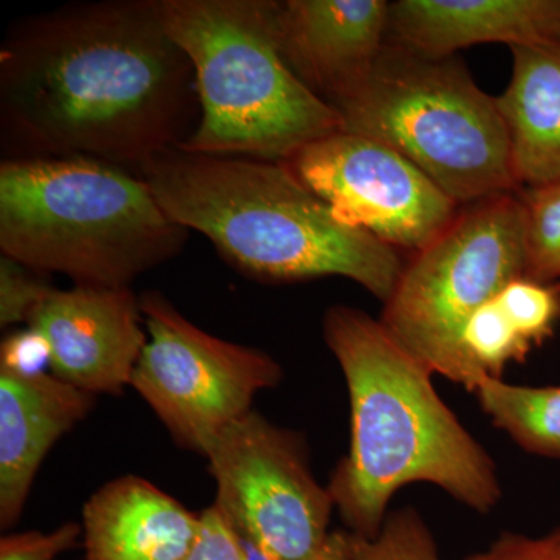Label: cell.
Listing matches in <instances>:
<instances>
[{"mask_svg": "<svg viewBox=\"0 0 560 560\" xmlns=\"http://www.w3.org/2000/svg\"><path fill=\"white\" fill-rule=\"evenodd\" d=\"M195 108L194 68L160 0L54 11L22 22L0 50V119L13 158H91L140 171L189 139Z\"/></svg>", "mask_w": 560, "mask_h": 560, "instance_id": "obj_1", "label": "cell"}, {"mask_svg": "<svg viewBox=\"0 0 560 560\" xmlns=\"http://www.w3.org/2000/svg\"><path fill=\"white\" fill-rule=\"evenodd\" d=\"M324 338L349 389V452L327 488L349 533L377 536L390 499L411 482L492 511L501 497L495 464L441 399L433 374L357 308L330 307Z\"/></svg>", "mask_w": 560, "mask_h": 560, "instance_id": "obj_2", "label": "cell"}, {"mask_svg": "<svg viewBox=\"0 0 560 560\" xmlns=\"http://www.w3.org/2000/svg\"><path fill=\"white\" fill-rule=\"evenodd\" d=\"M173 221L261 282L340 276L385 304L404 264L397 249L337 219L285 162L164 151L138 172Z\"/></svg>", "mask_w": 560, "mask_h": 560, "instance_id": "obj_3", "label": "cell"}, {"mask_svg": "<svg viewBox=\"0 0 560 560\" xmlns=\"http://www.w3.org/2000/svg\"><path fill=\"white\" fill-rule=\"evenodd\" d=\"M189 231L138 173L91 158H13L0 164V249L75 285L131 287L171 260Z\"/></svg>", "mask_w": 560, "mask_h": 560, "instance_id": "obj_4", "label": "cell"}, {"mask_svg": "<svg viewBox=\"0 0 560 560\" xmlns=\"http://www.w3.org/2000/svg\"><path fill=\"white\" fill-rule=\"evenodd\" d=\"M160 2L168 35L194 68L200 105L180 150L285 162L342 130L338 110L308 90L280 54V2Z\"/></svg>", "mask_w": 560, "mask_h": 560, "instance_id": "obj_5", "label": "cell"}, {"mask_svg": "<svg viewBox=\"0 0 560 560\" xmlns=\"http://www.w3.org/2000/svg\"><path fill=\"white\" fill-rule=\"evenodd\" d=\"M331 106L342 130L399 151L458 206L518 187L495 98L455 55L427 57L388 40L368 75Z\"/></svg>", "mask_w": 560, "mask_h": 560, "instance_id": "obj_6", "label": "cell"}, {"mask_svg": "<svg viewBox=\"0 0 560 560\" xmlns=\"http://www.w3.org/2000/svg\"><path fill=\"white\" fill-rule=\"evenodd\" d=\"M526 276L525 208L504 194L467 206L404 267L382 326L422 363L474 393L480 377L464 355L467 320L512 280Z\"/></svg>", "mask_w": 560, "mask_h": 560, "instance_id": "obj_7", "label": "cell"}, {"mask_svg": "<svg viewBox=\"0 0 560 560\" xmlns=\"http://www.w3.org/2000/svg\"><path fill=\"white\" fill-rule=\"evenodd\" d=\"M149 341L131 386L180 447L206 456L228 427L253 411L260 390L282 381L268 353L213 337L158 291L140 296Z\"/></svg>", "mask_w": 560, "mask_h": 560, "instance_id": "obj_8", "label": "cell"}, {"mask_svg": "<svg viewBox=\"0 0 560 560\" xmlns=\"http://www.w3.org/2000/svg\"><path fill=\"white\" fill-rule=\"evenodd\" d=\"M205 458L217 486L212 506L260 560H308L329 539L334 499L293 431L253 410Z\"/></svg>", "mask_w": 560, "mask_h": 560, "instance_id": "obj_9", "label": "cell"}, {"mask_svg": "<svg viewBox=\"0 0 560 560\" xmlns=\"http://www.w3.org/2000/svg\"><path fill=\"white\" fill-rule=\"evenodd\" d=\"M285 164L338 220L394 249L419 253L459 213V206L399 151L355 132L316 140Z\"/></svg>", "mask_w": 560, "mask_h": 560, "instance_id": "obj_10", "label": "cell"}, {"mask_svg": "<svg viewBox=\"0 0 560 560\" xmlns=\"http://www.w3.org/2000/svg\"><path fill=\"white\" fill-rule=\"evenodd\" d=\"M27 327L46 342L51 374L92 396H120L131 386L149 341L131 287L54 289L28 316Z\"/></svg>", "mask_w": 560, "mask_h": 560, "instance_id": "obj_11", "label": "cell"}, {"mask_svg": "<svg viewBox=\"0 0 560 560\" xmlns=\"http://www.w3.org/2000/svg\"><path fill=\"white\" fill-rule=\"evenodd\" d=\"M283 60L329 105L349 94L377 61L389 28L385 0H289L279 3Z\"/></svg>", "mask_w": 560, "mask_h": 560, "instance_id": "obj_12", "label": "cell"}, {"mask_svg": "<svg viewBox=\"0 0 560 560\" xmlns=\"http://www.w3.org/2000/svg\"><path fill=\"white\" fill-rule=\"evenodd\" d=\"M95 396L55 377L0 364V526L20 521L40 463L94 408Z\"/></svg>", "mask_w": 560, "mask_h": 560, "instance_id": "obj_13", "label": "cell"}, {"mask_svg": "<svg viewBox=\"0 0 560 560\" xmlns=\"http://www.w3.org/2000/svg\"><path fill=\"white\" fill-rule=\"evenodd\" d=\"M388 35L433 58L477 44L550 43L560 39V0H399L389 2Z\"/></svg>", "mask_w": 560, "mask_h": 560, "instance_id": "obj_14", "label": "cell"}, {"mask_svg": "<svg viewBox=\"0 0 560 560\" xmlns=\"http://www.w3.org/2000/svg\"><path fill=\"white\" fill-rule=\"evenodd\" d=\"M86 560H186L201 530V514L127 475L103 485L84 503Z\"/></svg>", "mask_w": 560, "mask_h": 560, "instance_id": "obj_15", "label": "cell"}, {"mask_svg": "<svg viewBox=\"0 0 560 560\" xmlns=\"http://www.w3.org/2000/svg\"><path fill=\"white\" fill-rule=\"evenodd\" d=\"M512 77L495 97L517 186L560 180V39L511 47Z\"/></svg>", "mask_w": 560, "mask_h": 560, "instance_id": "obj_16", "label": "cell"}, {"mask_svg": "<svg viewBox=\"0 0 560 560\" xmlns=\"http://www.w3.org/2000/svg\"><path fill=\"white\" fill-rule=\"evenodd\" d=\"M474 393L482 411L521 447L560 458V386L530 388L485 377Z\"/></svg>", "mask_w": 560, "mask_h": 560, "instance_id": "obj_17", "label": "cell"}, {"mask_svg": "<svg viewBox=\"0 0 560 560\" xmlns=\"http://www.w3.org/2000/svg\"><path fill=\"white\" fill-rule=\"evenodd\" d=\"M464 355L480 377L500 378L511 361H522L533 349L493 298L467 320L463 330Z\"/></svg>", "mask_w": 560, "mask_h": 560, "instance_id": "obj_18", "label": "cell"}, {"mask_svg": "<svg viewBox=\"0 0 560 560\" xmlns=\"http://www.w3.org/2000/svg\"><path fill=\"white\" fill-rule=\"evenodd\" d=\"M525 208L526 278H560V180L521 195Z\"/></svg>", "mask_w": 560, "mask_h": 560, "instance_id": "obj_19", "label": "cell"}, {"mask_svg": "<svg viewBox=\"0 0 560 560\" xmlns=\"http://www.w3.org/2000/svg\"><path fill=\"white\" fill-rule=\"evenodd\" d=\"M497 300L533 348L550 338L560 320V283L523 276L508 283Z\"/></svg>", "mask_w": 560, "mask_h": 560, "instance_id": "obj_20", "label": "cell"}, {"mask_svg": "<svg viewBox=\"0 0 560 560\" xmlns=\"http://www.w3.org/2000/svg\"><path fill=\"white\" fill-rule=\"evenodd\" d=\"M350 560H441L433 534L416 510L393 512L372 539L353 536Z\"/></svg>", "mask_w": 560, "mask_h": 560, "instance_id": "obj_21", "label": "cell"}, {"mask_svg": "<svg viewBox=\"0 0 560 560\" xmlns=\"http://www.w3.org/2000/svg\"><path fill=\"white\" fill-rule=\"evenodd\" d=\"M47 272L33 270L2 254L0 257V327L27 324L28 316L54 290Z\"/></svg>", "mask_w": 560, "mask_h": 560, "instance_id": "obj_22", "label": "cell"}, {"mask_svg": "<svg viewBox=\"0 0 560 560\" xmlns=\"http://www.w3.org/2000/svg\"><path fill=\"white\" fill-rule=\"evenodd\" d=\"M81 525L65 523L50 533L27 530L7 534L0 539V560H55L79 544Z\"/></svg>", "mask_w": 560, "mask_h": 560, "instance_id": "obj_23", "label": "cell"}, {"mask_svg": "<svg viewBox=\"0 0 560 560\" xmlns=\"http://www.w3.org/2000/svg\"><path fill=\"white\" fill-rule=\"evenodd\" d=\"M464 560H560V528L540 537L503 533L488 548Z\"/></svg>", "mask_w": 560, "mask_h": 560, "instance_id": "obj_24", "label": "cell"}, {"mask_svg": "<svg viewBox=\"0 0 560 560\" xmlns=\"http://www.w3.org/2000/svg\"><path fill=\"white\" fill-rule=\"evenodd\" d=\"M186 560H250L237 534L221 518L215 508L201 512V530Z\"/></svg>", "mask_w": 560, "mask_h": 560, "instance_id": "obj_25", "label": "cell"}, {"mask_svg": "<svg viewBox=\"0 0 560 560\" xmlns=\"http://www.w3.org/2000/svg\"><path fill=\"white\" fill-rule=\"evenodd\" d=\"M49 364V349L35 330L14 331L2 342L0 364L13 370L38 372L44 364Z\"/></svg>", "mask_w": 560, "mask_h": 560, "instance_id": "obj_26", "label": "cell"}, {"mask_svg": "<svg viewBox=\"0 0 560 560\" xmlns=\"http://www.w3.org/2000/svg\"><path fill=\"white\" fill-rule=\"evenodd\" d=\"M352 548L353 534L349 530H331L326 544L308 560H350Z\"/></svg>", "mask_w": 560, "mask_h": 560, "instance_id": "obj_27", "label": "cell"}]
</instances>
